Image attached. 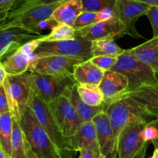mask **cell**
Returning a JSON list of instances; mask_svg holds the SVG:
<instances>
[{
  "instance_id": "1f68e13d",
  "label": "cell",
  "mask_w": 158,
  "mask_h": 158,
  "mask_svg": "<svg viewBox=\"0 0 158 158\" xmlns=\"http://www.w3.org/2000/svg\"><path fill=\"white\" fill-rule=\"evenodd\" d=\"M66 1V0H30V1L27 2L25 4L22 5L21 6L15 10L12 11V12H9L7 17L14 16L15 15L22 13V12H25V11L28 10L29 9L38 6H42V5H48V4H53V3L59 2Z\"/></svg>"
},
{
  "instance_id": "2e32d148",
  "label": "cell",
  "mask_w": 158,
  "mask_h": 158,
  "mask_svg": "<svg viewBox=\"0 0 158 158\" xmlns=\"http://www.w3.org/2000/svg\"><path fill=\"white\" fill-rule=\"evenodd\" d=\"M100 88L104 96V103L109 105L121 97L129 88L128 78L122 73L117 71H106Z\"/></svg>"
},
{
  "instance_id": "8992f818",
  "label": "cell",
  "mask_w": 158,
  "mask_h": 158,
  "mask_svg": "<svg viewBox=\"0 0 158 158\" xmlns=\"http://www.w3.org/2000/svg\"><path fill=\"white\" fill-rule=\"evenodd\" d=\"M91 42L81 38L60 40L54 42H43L34 52L35 57L46 56H62L72 59L87 61L92 58Z\"/></svg>"
},
{
  "instance_id": "7402d4cb",
  "label": "cell",
  "mask_w": 158,
  "mask_h": 158,
  "mask_svg": "<svg viewBox=\"0 0 158 158\" xmlns=\"http://www.w3.org/2000/svg\"><path fill=\"white\" fill-rule=\"evenodd\" d=\"M83 12L82 0H66L54 11L51 19L60 24L73 26L76 20Z\"/></svg>"
},
{
  "instance_id": "4dcf8cb0",
  "label": "cell",
  "mask_w": 158,
  "mask_h": 158,
  "mask_svg": "<svg viewBox=\"0 0 158 158\" xmlns=\"http://www.w3.org/2000/svg\"><path fill=\"white\" fill-rule=\"evenodd\" d=\"M118 60V57L110 56H94L89 61L102 70L110 71L113 69Z\"/></svg>"
},
{
  "instance_id": "8fae6325",
  "label": "cell",
  "mask_w": 158,
  "mask_h": 158,
  "mask_svg": "<svg viewBox=\"0 0 158 158\" xmlns=\"http://www.w3.org/2000/svg\"><path fill=\"white\" fill-rule=\"evenodd\" d=\"M145 122H134L122 131L117 138V157L134 158L146 142L142 132L148 125Z\"/></svg>"
},
{
  "instance_id": "f1b7e54d",
  "label": "cell",
  "mask_w": 158,
  "mask_h": 158,
  "mask_svg": "<svg viewBox=\"0 0 158 158\" xmlns=\"http://www.w3.org/2000/svg\"><path fill=\"white\" fill-rule=\"evenodd\" d=\"M83 11L99 12L106 8L115 9L117 0H82Z\"/></svg>"
},
{
  "instance_id": "ffe728a7",
  "label": "cell",
  "mask_w": 158,
  "mask_h": 158,
  "mask_svg": "<svg viewBox=\"0 0 158 158\" xmlns=\"http://www.w3.org/2000/svg\"><path fill=\"white\" fill-rule=\"evenodd\" d=\"M105 71L91 63L89 60L81 62L74 66L73 77L78 84H94L100 86Z\"/></svg>"
},
{
  "instance_id": "bcb514c9",
  "label": "cell",
  "mask_w": 158,
  "mask_h": 158,
  "mask_svg": "<svg viewBox=\"0 0 158 158\" xmlns=\"http://www.w3.org/2000/svg\"><path fill=\"white\" fill-rule=\"evenodd\" d=\"M150 158H158V149H154L152 156Z\"/></svg>"
},
{
  "instance_id": "d590c367",
  "label": "cell",
  "mask_w": 158,
  "mask_h": 158,
  "mask_svg": "<svg viewBox=\"0 0 158 158\" xmlns=\"http://www.w3.org/2000/svg\"><path fill=\"white\" fill-rule=\"evenodd\" d=\"M15 0H0V20L1 23L6 20Z\"/></svg>"
},
{
  "instance_id": "d4e9b609",
  "label": "cell",
  "mask_w": 158,
  "mask_h": 158,
  "mask_svg": "<svg viewBox=\"0 0 158 158\" xmlns=\"http://www.w3.org/2000/svg\"><path fill=\"white\" fill-rule=\"evenodd\" d=\"M13 117L10 112L0 114V148L6 158H12V138Z\"/></svg>"
},
{
  "instance_id": "f35d334b",
  "label": "cell",
  "mask_w": 158,
  "mask_h": 158,
  "mask_svg": "<svg viewBox=\"0 0 158 158\" xmlns=\"http://www.w3.org/2000/svg\"><path fill=\"white\" fill-rule=\"evenodd\" d=\"M114 16H117L115 9H111V8H106V9H102L98 12V22L110 19Z\"/></svg>"
},
{
  "instance_id": "b9f144b4",
  "label": "cell",
  "mask_w": 158,
  "mask_h": 158,
  "mask_svg": "<svg viewBox=\"0 0 158 158\" xmlns=\"http://www.w3.org/2000/svg\"><path fill=\"white\" fill-rule=\"evenodd\" d=\"M148 148V142H146V143H145V144L143 145V148H142V149L140 150V152L138 153V154H137V155L134 158H145L146 157Z\"/></svg>"
},
{
  "instance_id": "5bb4252c",
  "label": "cell",
  "mask_w": 158,
  "mask_h": 158,
  "mask_svg": "<svg viewBox=\"0 0 158 158\" xmlns=\"http://www.w3.org/2000/svg\"><path fill=\"white\" fill-rule=\"evenodd\" d=\"M97 131L100 158H117V140L105 111L93 120Z\"/></svg>"
},
{
  "instance_id": "8d00e7d4",
  "label": "cell",
  "mask_w": 158,
  "mask_h": 158,
  "mask_svg": "<svg viewBox=\"0 0 158 158\" xmlns=\"http://www.w3.org/2000/svg\"><path fill=\"white\" fill-rule=\"evenodd\" d=\"M58 24L59 23H57V22H56L55 20L49 18L48 19L44 20V21L40 22L38 24V26H36V28H35V33L40 34V35H43V34L41 33L42 31H45L46 30V29H50V30H52V29H54Z\"/></svg>"
},
{
  "instance_id": "83f0119b",
  "label": "cell",
  "mask_w": 158,
  "mask_h": 158,
  "mask_svg": "<svg viewBox=\"0 0 158 158\" xmlns=\"http://www.w3.org/2000/svg\"><path fill=\"white\" fill-rule=\"evenodd\" d=\"M76 29L73 26L66 24H60L59 23L54 29L51 30L48 35L41 37L43 42H54L60 40H73L76 37Z\"/></svg>"
},
{
  "instance_id": "60d3db41",
  "label": "cell",
  "mask_w": 158,
  "mask_h": 158,
  "mask_svg": "<svg viewBox=\"0 0 158 158\" xmlns=\"http://www.w3.org/2000/svg\"><path fill=\"white\" fill-rule=\"evenodd\" d=\"M8 76V73L6 72V69L2 64L0 63V86H2L4 84V82L6 80V77Z\"/></svg>"
},
{
  "instance_id": "ac0fdd59",
  "label": "cell",
  "mask_w": 158,
  "mask_h": 158,
  "mask_svg": "<svg viewBox=\"0 0 158 158\" xmlns=\"http://www.w3.org/2000/svg\"><path fill=\"white\" fill-rule=\"evenodd\" d=\"M69 140L76 152H79L81 149H87L100 155L97 131L93 121L82 123L77 132L69 137Z\"/></svg>"
},
{
  "instance_id": "7a4b0ae2",
  "label": "cell",
  "mask_w": 158,
  "mask_h": 158,
  "mask_svg": "<svg viewBox=\"0 0 158 158\" xmlns=\"http://www.w3.org/2000/svg\"><path fill=\"white\" fill-rule=\"evenodd\" d=\"M37 158H62L60 151L29 106L19 122Z\"/></svg>"
},
{
  "instance_id": "d6986e66",
  "label": "cell",
  "mask_w": 158,
  "mask_h": 158,
  "mask_svg": "<svg viewBox=\"0 0 158 158\" xmlns=\"http://www.w3.org/2000/svg\"><path fill=\"white\" fill-rule=\"evenodd\" d=\"M77 85L78 84L69 88L66 91V94L64 96L68 97V99L69 100L70 103H72L73 107L75 108L77 114H79L83 123L93 121L94 118L97 114L103 112V111L106 110L108 107V104H106V103H103V104L101 105V106L94 107V106H90L86 104V103H85L79 96L77 89Z\"/></svg>"
},
{
  "instance_id": "44dd1931",
  "label": "cell",
  "mask_w": 158,
  "mask_h": 158,
  "mask_svg": "<svg viewBox=\"0 0 158 158\" xmlns=\"http://www.w3.org/2000/svg\"><path fill=\"white\" fill-rule=\"evenodd\" d=\"M130 49L137 60L151 66L155 73L158 72V37H153Z\"/></svg>"
},
{
  "instance_id": "cb8c5ba5",
  "label": "cell",
  "mask_w": 158,
  "mask_h": 158,
  "mask_svg": "<svg viewBox=\"0 0 158 158\" xmlns=\"http://www.w3.org/2000/svg\"><path fill=\"white\" fill-rule=\"evenodd\" d=\"M1 64H2L9 75H21L29 70L30 60L20 48L1 61Z\"/></svg>"
},
{
  "instance_id": "4fadbf2b",
  "label": "cell",
  "mask_w": 158,
  "mask_h": 158,
  "mask_svg": "<svg viewBox=\"0 0 158 158\" xmlns=\"http://www.w3.org/2000/svg\"><path fill=\"white\" fill-rule=\"evenodd\" d=\"M124 35H127L126 26L117 16L104 21L98 22L76 31V37L89 42L106 37L117 39Z\"/></svg>"
},
{
  "instance_id": "9c48e42d",
  "label": "cell",
  "mask_w": 158,
  "mask_h": 158,
  "mask_svg": "<svg viewBox=\"0 0 158 158\" xmlns=\"http://www.w3.org/2000/svg\"><path fill=\"white\" fill-rule=\"evenodd\" d=\"M66 1L35 6L14 16L7 17L1 23L0 30L10 27H21L35 33V29L39 23L51 18L54 11Z\"/></svg>"
},
{
  "instance_id": "603a6c76",
  "label": "cell",
  "mask_w": 158,
  "mask_h": 158,
  "mask_svg": "<svg viewBox=\"0 0 158 158\" xmlns=\"http://www.w3.org/2000/svg\"><path fill=\"white\" fill-rule=\"evenodd\" d=\"M12 158H37L18 121L13 119L12 138Z\"/></svg>"
},
{
  "instance_id": "ab89813d",
  "label": "cell",
  "mask_w": 158,
  "mask_h": 158,
  "mask_svg": "<svg viewBox=\"0 0 158 158\" xmlns=\"http://www.w3.org/2000/svg\"><path fill=\"white\" fill-rule=\"evenodd\" d=\"M79 153H80V158H100L98 154L90 150L81 149Z\"/></svg>"
},
{
  "instance_id": "52a82bcc",
  "label": "cell",
  "mask_w": 158,
  "mask_h": 158,
  "mask_svg": "<svg viewBox=\"0 0 158 158\" xmlns=\"http://www.w3.org/2000/svg\"><path fill=\"white\" fill-rule=\"evenodd\" d=\"M2 86L7 96L11 114L13 119L19 122L25 110L29 106L32 94L26 80V73L16 76L8 74Z\"/></svg>"
},
{
  "instance_id": "74e56055",
  "label": "cell",
  "mask_w": 158,
  "mask_h": 158,
  "mask_svg": "<svg viewBox=\"0 0 158 158\" xmlns=\"http://www.w3.org/2000/svg\"><path fill=\"white\" fill-rule=\"evenodd\" d=\"M10 112L7 96L3 86H0V114Z\"/></svg>"
},
{
  "instance_id": "277c9868",
  "label": "cell",
  "mask_w": 158,
  "mask_h": 158,
  "mask_svg": "<svg viewBox=\"0 0 158 158\" xmlns=\"http://www.w3.org/2000/svg\"><path fill=\"white\" fill-rule=\"evenodd\" d=\"M29 106L41 126L50 137L60 151L62 158H75L76 152L70 143L69 138L65 137L60 132L53 117L51 114L47 103L40 100L32 92Z\"/></svg>"
},
{
  "instance_id": "ee69618b",
  "label": "cell",
  "mask_w": 158,
  "mask_h": 158,
  "mask_svg": "<svg viewBox=\"0 0 158 158\" xmlns=\"http://www.w3.org/2000/svg\"><path fill=\"white\" fill-rule=\"evenodd\" d=\"M150 123L152 125H154V126L155 127H157V129L158 130V118L155 119L154 121H152L151 123ZM152 143H153V145H154V147L155 149H158V139L157 140L152 141Z\"/></svg>"
},
{
  "instance_id": "6da1fadb",
  "label": "cell",
  "mask_w": 158,
  "mask_h": 158,
  "mask_svg": "<svg viewBox=\"0 0 158 158\" xmlns=\"http://www.w3.org/2000/svg\"><path fill=\"white\" fill-rule=\"evenodd\" d=\"M105 112L117 140L122 131L131 123L134 122L150 123L156 119L133 99L127 97H121L110 103Z\"/></svg>"
},
{
  "instance_id": "7dc6e473",
  "label": "cell",
  "mask_w": 158,
  "mask_h": 158,
  "mask_svg": "<svg viewBox=\"0 0 158 158\" xmlns=\"http://www.w3.org/2000/svg\"><path fill=\"white\" fill-rule=\"evenodd\" d=\"M0 158H6L4 152H3V151L1 149V148H0Z\"/></svg>"
},
{
  "instance_id": "e0dca14e",
  "label": "cell",
  "mask_w": 158,
  "mask_h": 158,
  "mask_svg": "<svg viewBox=\"0 0 158 158\" xmlns=\"http://www.w3.org/2000/svg\"><path fill=\"white\" fill-rule=\"evenodd\" d=\"M122 97L133 99L148 114L158 118V83L144 85L125 93Z\"/></svg>"
},
{
  "instance_id": "3957f363",
  "label": "cell",
  "mask_w": 158,
  "mask_h": 158,
  "mask_svg": "<svg viewBox=\"0 0 158 158\" xmlns=\"http://www.w3.org/2000/svg\"><path fill=\"white\" fill-rule=\"evenodd\" d=\"M26 77L31 91L47 104L65 95L69 88L78 84L73 75H42L27 71Z\"/></svg>"
},
{
  "instance_id": "c3c4849f",
  "label": "cell",
  "mask_w": 158,
  "mask_h": 158,
  "mask_svg": "<svg viewBox=\"0 0 158 158\" xmlns=\"http://www.w3.org/2000/svg\"><path fill=\"white\" fill-rule=\"evenodd\" d=\"M156 77H157V80H158V72L156 73Z\"/></svg>"
},
{
  "instance_id": "9a60e30c",
  "label": "cell",
  "mask_w": 158,
  "mask_h": 158,
  "mask_svg": "<svg viewBox=\"0 0 158 158\" xmlns=\"http://www.w3.org/2000/svg\"><path fill=\"white\" fill-rule=\"evenodd\" d=\"M43 35L34 33L21 27H10L1 29L0 34V59L10 56L28 42Z\"/></svg>"
},
{
  "instance_id": "4316f807",
  "label": "cell",
  "mask_w": 158,
  "mask_h": 158,
  "mask_svg": "<svg viewBox=\"0 0 158 158\" xmlns=\"http://www.w3.org/2000/svg\"><path fill=\"white\" fill-rule=\"evenodd\" d=\"M77 92L81 100L90 106H100L104 103V96L100 86L94 84H78Z\"/></svg>"
},
{
  "instance_id": "e575fe53",
  "label": "cell",
  "mask_w": 158,
  "mask_h": 158,
  "mask_svg": "<svg viewBox=\"0 0 158 158\" xmlns=\"http://www.w3.org/2000/svg\"><path fill=\"white\" fill-rule=\"evenodd\" d=\"M142 138L144 142L154 141L158 139V130L154 125L148 123L142 132Z\"/></svg>"
},
{
  "instance_id": "f6af8a7d",
  "label": "cell",
  "mask_w": 158,
  "mask_h": 158,
  "mask_svg": "<svg viewBox=\"0 0 158 158\" xmlns=\"http://www.w3.org/2000/svg\"><path fill=\"white\" fill-rule=\"evenodd\" d=\"M136 1L146 3V4L150 5L151 6H158V0H136Z\"/></svg>"
},
{
  "instance_id": "ba28073f",
  "label": "cell",
  "mask_w": 158,
  "mask_h": 158,
  "mask_svg": "<svg viewBox=\"0 0 158 158\" xmlns=\"http://www.w3.org/2000/svg\"><path fill=\"white\" fill-rule=\"evenodd\" d=\"M48 106L62 134L67 138L73 136L83 122L68 97L61 96Z\"/></svg>"
},
{
  "instance_id": "7bdbcfd3",
  "label": "cell",
  "mask_w": 158,
  "mask_h": 158,
  "mask_svg": "<svg viewBox=\"0 0 158 158\" xmlns=\"http://www.w3.org/2000/svg\"><path fill=\"white\" fill-rule=\"evenodd\" d=\"M29 1H30V0H15V3H14L13 6H12L10 12H12V11L15 10V9H17L19 7V6H21L22 5L25 4V3L27 2H29Z\"/></svg>"
},
{
  "instance_id": "f546056e",
  "label": "cell",
  "mask_w": 158,
  "mask_h": 158,
  "mask_svg": "<svg viewBox=\"0 0 158 158\" xmlns=\"http://www.w3.org/2000/svg\"><path fill=\"white\" fill-rule=\"evenodd\" d=\"M96 23H98V12L83 11L76 20L73 27L76 30H78L91 26Z\"/></svg>"
},
{
  "instance_id": "7c38bea8",
  "label": "cell",
  "mask_w": 158,
  "mask_h": 158,
  "mask_svg": "<svg viewBox=\"0 0 158 158\" xmlns=\"http://www.w3.org/2000/svg\"><path fill=\"white\" fill-rule=\"evenodd\" d=\"M151 7L150 5L136 0H117L116 15L126 26L127 35L134 38L143 39L136 29L135 24L140 16L147 15Z\"/></svg>"
},
{
  "instance_id": "5b68a950",
  "label": "cell",
  "mask_w": 158,
  "mask_h": 158,
  "mask_svg": "<svg viewBox=\"0 0 158 158\" xmlns=\"http://www.w3.org/2000/svg\"><path fill=\"white\" fill-rule=\"evenodd\" d=\"M111 70L122 73L127 77L129 88L127 92L144 85L158 83L155 71L151 66L137 60L131 53L130 49H127L123 55L118 57L117 63Z\"/></svg>"
},
{
  "instance_id": "484cf974",
  "label": "cell",
  "mask_w": 158,
  "mask_h": 158,
  "mask_svg": "<svg viewBox=\"0 0 158 158\" xmlns=\"http://www.w3.org/2000/svg\"><path fill=\"white\" fill-rule=\"evenodd\" d=\"M91 43V53L93 57L97 56L119 57L126 52L125 49H122L115 43V39L113 37L100 39Z\"/></svg>"
},
{
  "instance_id": "30bf717a",
  "label": "cell",
  "mask_w": 158,
  "mask_h": 158,
  "mask_svg": "<svg viewBox=\"0 0 158 158\" xmlns=\"http://www.w3.org/2000/svg\"><path fill=\"white\" fill-rule=\"evenodd\" d=\"M81 60L62 56L35 57L30 62L29 70L33 73L52 76H73L74 66Z\"/></svg>"
},
{
  "instance_id": "836d02e7",
  "label": "cell",
  "mask_w": 158,
  "mask_h": 158,
  "mask_svg": "<svg viewBox=\"0 0 158 158\" xmlns=\"http://www.w3.org/2000/svg\"><path fill=\"white\" fill-rule=\"evenodd\" d=\"M153 29V37H158V6H151L147 13Z\"/></svg>"
},
{
  "instance_id": "d6a6232c",
  "label": "cell",
  "mask_w": 158,
  "mask_h": 158,
  "mask_svg": "<svg viewBox=\"0 0 158 158\" xmlns=\"http://www.w3.org/2000/svg\"><path fill=\"white\" fill-rule=\"evenodd\" d=\"M42 43L41 37L38 39H35V40H32L31 41L28 42L26 44L23 45L21 47L22 50L28 56V57L29 58V60L32 61V60L35 59V56H34V52L36 50L37 48L40 46V45Z\"/></svg>"
}]
</instances>
